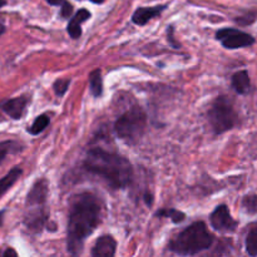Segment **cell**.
Wrapping results in <instances>:
<instances>
[{
    "label": "cell",
    "mask_w": 257,
    "mask_h": 257,
    "mask_svg": "<svg viewBox=\"0 0 257 257\" xmlns=\"http://www.w3.org/2000/svg\"><path fill=\"white\" fill-rule=\"evenodd\" d=\"M103 207L102 201L90 192L79 193L70 201L67 246L72 255L82 253L85 238L102 222Z\"/></svg>",
    "instance_id": "6da1fadb"
},
{
    "label": "cell",
    "mask_w": 257,
    "mask_h": 257,
    "mask_svg": "<svg viewBox=\"0 0 257 257\" xmlns=\"http://www.w3.org/2000/svg\"><path fill=\"white\" fill-rule=\"evenodd\" d=\"M85 171L102 177L113 190L125 188L133 178L132 163L123 156L103 148H92L83 161Z\"/></svg>",
    "instance_id": "7a4b0ae2"
},
{
    "label": "cell",
    "mask_w": 257,
    "mask_h": 257,
    "mask_svg": "<svg viewBox=\"0 0 257 257\" xmlns=\"http://www.w3.org/2000/svg\"><path fill=\"white\" fill-rule=\"evenodd\" d=\"M212 243L213 235L207 230L205 222L197 221L178 233L168 243V250L176 255L192 256L208 250Z\"/></svg>",
    "instance_id": "3957f363"
},
{
    "label": "cell",
    "mask_w": 257,
    "mask_h": 257,
    "mask_svg": "<svg viewBox=\"0 0 257 257\" xmlns=\"http://www.w3.org/2000/svg\"><path fill=\"white\" fill-rule=\"evenodd\" d=\"M146 128H147V114L143 108L138 105L123 113L114 123V131L118 137L131 145H135L141 140Z\"/></svg>",
    "instance_id": "277c9868"
},
{
    "label": "cell",
    "mask_w": 257,
    "mask_h": 257,
    "mask_svg": "<svg viewBox=\"0 0 257 257\" xmlns=\"http://www.w3.org/2000/svg\"><path fill=\"white\" fill-rule=\"evenodd\" d=\"M208 122L216 135L227 132L238 124V114L227 97L216 98L208 110Z\"/></svg>",
    "instance_id": "5b68a950"
},
{
    "label": "cell",
    "mask_w": 257,
    "mask_h": 257,
    "mask_svg": "<svg viewBox=\"0 0 257 257\" xmlns=\"http://www.w3.org/2000/svg\"><path fill=\"white\" fill-rule=\"evenodd\" d=\"M216 39L227 49H240L251 47L255 43V38L248 33L233 28H225L216 33Z\"/></svg>",
    "instance_id": "8992f818"
},
{
    "label": "cell",
    "mask_w": 257,
    "mask_h": 257,
    "mask_svg": "<svg viewBox=\"0 0 257 257\" xmlns=\"http://www.w3.org/2000/svg\"><path fill=\"white\" fill-rule=\"evenodd\" d=\"M211 226L220 232H233L237 228V221L233 220L227 206L220 205L210 216Z\"/></svg>",
    "instance_id": "52a82bcc"
},
{
    "label": "cell",
    "mask_w": 257,
    "mask_h": 257,
    "mask_svg": "<svg viewBox=\"0 0 257 257\" xmlns=\"http://www.w3.org/2000/svg\"><path fill=\"white\" fill-rule=\"evenodd\" d=\"M28 103H29V98L27 95H22V97L13 98V99L7 100V102L0 104V109L9 115L12 119H22L23 115L27 112Z\"/></svg>",
    "instance_id": "ba28073f"
},
{
    "label": "cell",
    "mask_w": 257,
    "mask_h": 257,
    "mask_svg": "<svg viewBox=\"0 0 257 257\" xmlns=\"http://www.w3.org/2000/svg\"><path fill=\"white\" fill-rule=\"evenodd\" d=\"M48 197V181L45 178L38 180L33 185L32 190L29 191L25 201V206L28 208L35 207V206H43Z\"/></svg>",
    "instance_id": "9c48e42d"
},
{
    "label": "cell",
    "mask_w": 257,
    "mask_h": 257,
    "mask_svg": "<svg viewBox=\"0 0 257 257\" xmlns=\"http://www.w3.org/2000/svg\"><path fill=\"white\" fill-rule=\"evenodd\" d=\"M34 210L29 211L24 217V225L29 231L34 233H39L43 230L48 220V213L45 212L44 208L42 206H35Z\"/></svg>",
    "instance_id": "30bf717a"
},
{
    "label": "cell",
    "mask_w": 257,
    "mask_h": 257,
    "mask_svg": "<svg viewBox=\"0 0 257 257\" xmlns=\"http://www.w3.org/2000/svg\"><path fill=\"white\" fill-rule=\"evenodd\" d=\"M117 250V242L113 236L104 235L99 237L95 242L94 247L92 248L93 257H113Z\"/></svg>",
    "instance_id": "8fae6325"
},
{
    "label": "cell",
    "mask_w": 257,
    "mask_h": 257,
    "mask_svg": "<svg viewBox=\"0 0 257 257\" xmlns=\"http://www.w3.org/2000/svg\"><path fill=\"white\" fill-rule=\"evenodd\" d=\"M166 5H158L152 8H138L132 17V22L137 25H146L150 20L155 19L166 9Z\"/></svg>",
    "instance_id": "7c38bea8"
},
{
    "label": "cell",
    "mask_w": 257,
    "mask_h": 257,
    "mask_svg": "<svg viewBox=\"0 0 257 257\" xmlns=\"http://www.w3.org/2000/svg\"><path fill=\"white\" fill-rule=\"evenodd\" d=\"M90 18V13L87 9H80L77 14L69 20L67 27V32L73 39H78L82 35V27L80 25Z\"/></svg>",
    "instance_id": "4fadbf2b"
},
{
    "label": "cell",
    "mask_w": 257,
    "mask_h": 257,
    "mask_svg": "<svg viewBox=\"0 0 257 257\" xmlns=\"http://www.w3.org/2000/svg\"><path fill=\"white\" fill-rule=\"evenodd\" d=\"M231 84H232V88L236 90V93L241 95L247 94L251 90V79L247 70H240V72L235 73L232 75V79H231Z\"/></svg>",
    "instance_id": "5bb4252c"
},
{
    "label": "cell",
    "mask_w": 257,
    "mask_h": 257,
    "mask_svg": "<svg viewBox=\"0 0 257 257\" xmlns=\"http://www.w3.org/2000/svg\"><path fill=\"white\" fill-rule=\"evenodd\" d=\"M23 175V170L20 167H14L7 173L3 178H0V200L3 198V196L13 187V186L17 183V181L19 180L20 176Z\"/></svg>",
    "instance_id": "9a60e30c"
},
{
    "label": "cell",
    "mask_w": 257,
    "mask_h": 257,
    "mask_svg": "<svg viewBox=\"0 0 257 257\" xmlns=\"http://www.w3.org/2000/svg\"><path fill=\"white\" fill-rule=\"evenodd\" d=\"M23 146L20 145L17 141H3L0 142V165L3 163V161L8 157L9 155H15V153L22 152Z\"/></svg>",
    "instance_id": "2e32d148"
},
{
    "label": "cell",
    "mask_w": 257,
    "mask_h": 257,
    "mask_svg": "<svg viewBox=\"0 0 257 257\" xmlns=\"http://www.w3.org/2000/svg\"><path fill=\"white\" fill-rule=\"evenodd\" d=\"M89 90L93 97H100L103 93V78L100 69L93 70L89 74Z\"/></svg>",
    "instance_id": "e0dca14e"
},
{
    "label": "cell",
    "mask_w": 257,
    "mask_h": 257,
    "mask_svg": "<svg viewBox=\"0 0 257 257\" xmlns=\"http://www.w3.org/2000/svg\"><path fill=\"white\" fill-rule=\"evenodd\" d=\"M246 251L250 256H257V222L251 226L246 236Z\"/></svg>",
    "instance_id": "ac0fdd59"
},
{
    "label": "cell",
    "mask_w": 257,
    "mask_h": 257,
    "mask_svg": "<svg viewBox=\"0 0 257 257\" xmlns=\"http://www.w3.org/2000/svg\"><path fill=\"white\" fill-rule=\"evenodd\" d=\"M50 118L47 114H40L39 117L35 118V120L33 122V124L28 128V132L32 136H38L45 130V128L49 125Z\"/></svg>",
    "instance_id": "d6986e66"
},
{
    "label": "cell",
    "mask_w": 257,
    "mask_h": 257,
    "mask_svg": "<svg viewBox=\"0 0 257 257\" xmlns=\"http://www.w3.org/2000/svg\"><path fill=\"white\" fill-rule=\"evenodd\" d=\"M242 208L248 215H256L257 213V195L250 193L242 198Z\"/></svg>",
    "instance_id": "ffe728a7"
},
{
    "label": "cell",
    "mask_w": 257,
    "mask_h": 257,
    "mask_svg": "<svg viewBox=\"0 0 257 257\" xmlns=\"http://www.w3.org/2000/svg\"><path fill=\"white\" fill-rule=\"evenodd\" d=\"M156 216H160V217H168V218H171V220H172L175 223L182 222V221L186 218L185 213L181 212V211L173 210V208H171V210L158 211V212L156 213Z\"/></svg>",
    "instance_id": "44dd1931"
},
{
    "label": "cell",
    "mask_w": 257,
    "mask_h": 257,
    "mask_svg": "<svg viewBox=\"0 0 257 257\" xmlns=\"http://www.w3.org/2000/svg\"><path fill=\"white\" fill-rule=\"evenodd\" d=\"M69 84H70V79H68V78H62V79L55 80L54 85H53L55 94H57L58 97L64 95L65 92L68 90V88H69Z\"/></svg>",
    "instance_id": "7402d4cb"
},
{
    "label": "cell",
    "mask_w": 257,
    "mask_h": 257,
    "mask_svg": "<svg viewBox=\"0 0 257 257\" xmlns=\"http://www.w3.org/2000/svg\"><path fill=\"white\" fill-rule=\"evenodd\" d=\"M256 19H257V13L250 12L248 14L243 15V17L237 18V19H236V23L240 25H250V24H252Z\"/></svg>",
    "instance_id": "603a6c76"
},
{
    "label": "cell",
    "mask_w": 257,
    "mask_h": 257,
    "mask_svg": "<svg viewBox=\"0 0 257 257\" xmlns=\"http://www.w3.org/2000/svg\"><path fill=\"white\" fill-rule=\"evenodd\" d=\"M60 7H62V9H60V17H62L63 19H67V18H69L70 15H72L73 5L70 4L69 2H67V0H65V2L60 5Z\"/></svg>",
    "instance_id": "cb8c5ba5"
},
{
    "label": "cell",
    "mask_w": 257,
    "mask_h": 257,
    "mask_svg": "<svg viewBox=\"0 0 257 257\" xmlns=\"http://www.w3.org/2000/svg\"><path fill=\"white\" fill-rule=\"evenodd\" d=\"M3 256L4 257H8V256H13V257H17L18 256V253H17V251L15 250H13V248H7V250L4 251V252H3Z\"/></svg>",
    "instance_id": "d4e9b609"
},
{
    "label": "cell",
    "mask_w": 257,
    "mask_h": 257,
    "mask_svg": "<svg viewBox=\"0 0 257 257\" xmlns=\"http://www.w3.org/2000/svg\"><path fill=\"white\" fill-rule=\"evenodd\" d=\"M50 5H54V7H58V5H62L65 0H47Z\"/></svg>",
    "instance_id": "484cf974"
},
{
    "label": "cell",
    "mask_w": 257,
    "mask_h": 257,
    "mask_svg": "<svg viewBox=\"0 0 257 257\" xmlns=\"http://www.w3.org/2000/svg\"><path fill=\"white\" fill-rule=\"evenodd\" d=\"M4 33H5V25L3 24L2 22H0V37H2V35L4 34Z\"/></svg>",
    "instance_id": "4316f807"
},
{
    "label": "cell",
    "mask_w": 257,
    "mask_h": 257,
    "mask_svg": "<svg viewBox=\"0 0 257 257\" xmlns=\"http://www.w3.org/2000/svg\"><path fill=\"white\" fill-rule=\"evenodd\" d=\"M3 216H4V211H0V226L3 225Z\"/></svg>",
    "instance_id": "83f0119b"
},
{
    "label": "cell",
    "mask_w": 257,
    "mask_h": 257,
    "mask_svg": "<svg viewBox=\"0 0 257 257\" xmlns=\"http://www.w3.org/2000/svg\"><path fill=\"white\" fill-rule=\"evenodd\" d=\"M92 3H94V4H100V3H103L104 0H90Z\"/></svg>",
    "instance_id": "f1b7e54d"
},
{
    "label": "cell",
    "mask_w": 257,
    "mask_h": 257,
    "mask_svg": "<svg viewBox=\"0 0 257 257\" xmlns=\"http://www.w3.org/2000/svg\"><path fill=\"white\" fill-rule=\"evenodd\" d=\"M5 4H7V0H0V8L4 7Z\"/></svg>",
    "instance_id": "f546056e"
}]
</instances>
